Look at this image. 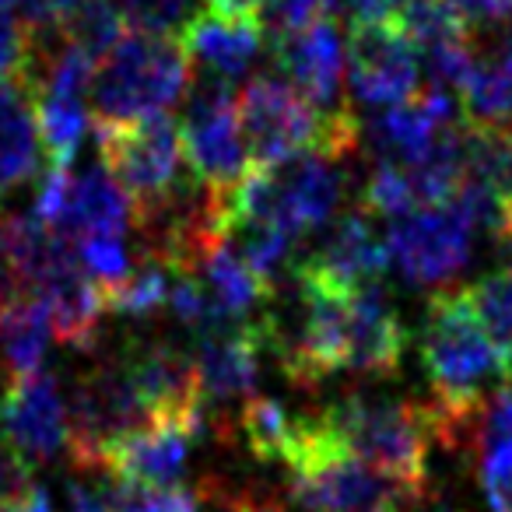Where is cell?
<instances>
[{
    "label": "cell",
    "mask_w": 512,
    "mask_h": 512,
    "mask_svg": "<svg viewBox=\"0 0 512 512\" xmlns=\"http://www.w3.org/2000/svg\"><path fill=\"white\" fill-rule=\"evenodd\" d=\"M235 109L253 169H274L299 155H323L330 162H341L362 141V123L351 109L323 113L274 74L249 81L235 99Z\"/></svg>",
    "instance_id": "cell-1"
},
{
    "label": "cell",
    "mask_w": 512,
    "mask_h": 512,
    "mask_svg": "<svg viewBox=\"0 0 512 512\" xmlns=\"http://www.w3.org/2000/svg\"><path fill=\"white\" fill-rule=\"evenodd\" d=\"M186 85H190V57L179 36L130 29L95 64V127H130L169 116V109L186 95Z\"/></svg>",
    "instance_id": "cell-2"
},
{
    "label": "cell",
    "mask_w": 512,
    "mask_h": 512,
    "mask_svg": "<svg viewBox=\"0 0 512 512\" xmlns=\"http://www.w3.org/2000/svg\"><path fill=\"white\" fill-rule=\"evenodd\" d=\"M421 362L432 379V400L470 407L512 379L505 358L491 344L467 288H439L428 299L421 330Z\"/></svg>",
    "instance_id": "cell-3"
},
{
    "label": "cell",
    "mask_w": 512,
    "mask_h": 512,
    "mask_svg": "<svg viewBox=\"0 0 512 512\" xmlns=\"http://www.w3.org/2000/svg\"><path fill=\"white\" fill-rule=\"evenodd\" d=\"M320 418L344 453L411 484L421 495L428 491V446L435 432L425 400L348 393L323 407Z\"/></svg>",
    "instance_id": "cell-4"
},
{
    "label": "cell",
    "mask_w": 512,
    "mask_h": 512,
    "mask_svg": "<svg viewBox=\"0 0 512 512\" xmlns=\"http://www.w3.org/2000/svg\"><path fill=\"white\" fill-rule=\"evenodd\" d=\"M288 474L292 498L306 512H407L425 498L411 484L344 453L320 414H302Z\"/></svg>",
    "instance_id": "cell-5"
},
{
    "label": "cell",
    "mask_w": 512,
    "mask_h": 512,
    "mask_svg": "<svg viewBox=\"0 0 512 512\" xmlns=\"http://www.w3.org/2000/svg\"><path fill=\"white\" fill-rule=\"evenodd\" d=\"M67 421H71V432H67L71 460L85 470H102L106 456L123 439L151 425L155 414L137 393L123 358H102L74 386Z\"/></svg>",
    "instance_id": "cell-6"
},
{
    "label": "cell",
    "mask_w": 512,
    "mask_h": 512,
    "mask_svg": "<svg viewBox=\"0 0 512 512\" xmlns=\"http://www.w3.org/2000/svg\"><path fill=\"white\" fill-rule=\"evenodd\" d=\"M179 130H183L186 169L211 190V197L225 200L249 172L235 92L225 78L207 74L204 81L193 85Z\"/></svg>",
    "instance_id": "cell-7"
},
{
    "label": "cell",
    "mask_w": 512,
    "mask_h": 512,
    "mask_svg": "<svg viewBox=\"0 0 512 512\" xmlns=\"http://www.w3.org/2000/svg\"><path fill=\"white\" fill-rule=\"evenodd\" d=\"M102 165L116 176L134 211L165 200L183 183L186 155L183 130L169 116L130 123V127H95Z\"/></svg>",
    "instance_id": "cell-8"
},
{
    "label": "cell",
    "mask_w": 512,
    "mask_h": 512,
    "mask_svg": "<svg viewBox=\"0 0 512 512\" xmlns=\"http://www.w3.org/2000/svg\"><path fill=\"white\" fill-rule=\"evenodd\" d=\"M32 214L71 242L92 239V235L123 239L127 225L134 221V204L102 162L85 172L46 165Z\"/></svg>",
    "instance_id": "cell-9"
},
{
    "label": "cell",
    "mask_w": 512,
    "mask_h": 512,
    "mask_svg": "<svg viewBox=\"0 0 512 512\" xmlns=\"http://www.w3.org/2000/svg\"><path fill=\"white\" fill-rule=\"evenodd\" d=\"M470 235H474L470 218L456 200H449V204L418 207V211L393 218L386 232V249L411 285L442 288L467 267Z\"/></svg>",
    "instance_id": "cell-10"
},
{
    "label": "cell",
    "mask_w": 512,
    "mask_h": 512,
    "mask_svg": "<svg viewBox=\"0 0 512 512\" xmlns=\"http://www.w3.org/2000/svg\"><path fill=\"white\" fill-rule=\"evenodd\" d=\"M207 418H211L207 411L186 414V418H155L141 432L123 439L106 456L102 470L116 484H130V488H148V491L179 488L193 442L207 432Z\"/></svg>",
    "instance_id": "cell-11"
},
{
    "label": "cell",
    "mask_w": 512,
    "mask_h": 512,
    "mask_svg": "<svg viewBox=\"0 0 512 512\" xmlns=\"http://www.w3.org/2000/svg\"><path fill=\"white\" fill-rule=\"evenodd\" d=\"M264 341V320L256 323H225L197 337L193 365H197L200 397L211 411L214 425H221L225 404H246L256 397L260 379V351Z\"/></svg>",
    "instance_id": "cell-12"
},
{
    "label": "cell",
    "mask_w": 512,
    "mask_h": 512,
    "mask_svg": "<svg viewBox=\"0 0 512 512\" xmlns=\"http://www.w3.org/2000/svg\"><path fill=\"white\" fill-rule=\"evenodd\" d=\"M390 267V249L379 239L372 214L365 207L348 211L313 249L309 256L295 260V278H313L337 292H362L383 281Z\"/></svg>",
    "instance_id": "cell-13"
},
{
    "label": "cell",
    "mask_w": 512,
    "mask_h": 512,
    "mask_svg": "<svg viewBox=\"0 0 512 512\" xmlns=\"http://www.w3.org/2000/svg\"><path fill=\"white\" fill-rule=\"evenodd\" d=\"M351 88L369 106H397L418 88V46L393 22H351Z\"/></svg>",
    "instance_id": "cell-14"
},
{
    "label": "cell",
    "mask_w": 512,
    "mask_h": 512,
    "mask_svg": "<svg viewBox=\"0 0 512 512\" xmlns=\"http://www.w3.org/2000/svg\"><path fill=\"white\" fill-rule=\"evenodd\" d=\"M274 60L285 71L288 85L306 102H313L316 109H323V113L348 109V102L341 99L348 43L341 39L334 18L313 25V29L295 32V36L274 39Z\"/></svg>",
    "instance_id": "cell-15"
},
{
    "label": "cell",
    "mask_w": 512,
    "mask_h": 512,
    "mask_svg": "<svg viewBox=\"0 0 512 512\" xmlns=\"http://www.w3.org/2000/svg\"><path fill=\"white\" fill-rule=\"evenodd\" d=\"M67 432H71V421H67V400L57 379L39 372L8 386L4 435L25 463L53 460L60 449H67Z\"/></svg>",
    "instance_id": "cell-16"
},
{
    "label": "cell",
    "mask_w": 512,
    "mask_h": 512,
    "mask_svg": "<svg viewBox=\"0 0 512 512\" xmlns=\"http://www.w3.org/2000/svg\"><path fill=\"white\" fill-rule=\"evenodd\" d=\"M456 127V106L453 95L428 88V92H414L407 102L383 109L372 120V148L379 151L383 162L393 165H414L428 155L435 141L442 137V130Z\"/></svg>",
    "instance_id": "cell-17"
},
{
    "label": "cell",
    "mask_w": 512,
    "mask_h": 512,
    "mask_svg": "<svg viewBox=\"0 0 512 512\" xmlns=\"http://www.w3.org/2000/svg\"><path fill=\"white\" fill-rule=\"evenodd\" d=\"M407 330L379 285L351 295L348 320V372L393 376L404 362Z\"/></svg>",
    "instance_id": "cell-18"
},
{
    "label": "cell",
    "mask_w": 512,
    "mask_h": 512,
    "mask_svg": "<svg viewBox=\"0 0 512 512\" xmlns=\"http://www.w3.org/2000/svg\"><path fill=\"white\" fill-rule=\"evenodd\" d=\"M267 39V29L260 18H232L218 11L200 8L179 32L186 57L197 60L214 78H239L256 60L260 46Z\"/></svg>",
    "instance_id": "cell-19"
},
{
    "label": "cell",
    "mask_w": 512,
    "mask_h": 512,
    "mask_svg": "<svg viewBox=\"0 0 512 512\" xmlns=\"http://www.w3.org/2000/svg\"><path fill=\"white\" fill-rule=\"evenodd\" d=\"M39 151L43 137L32 92L22 85H0V193L36 172Z\"/></svg>",
    "instance_id": "cell-20"
},
{
    "label": "cell",
    "mask_w": 512,
    "mask_h": 512,
    "mask_svg": "<svg viewBox=\"0 0 512 512\" xmlns=\"http://www.w3.org/2000/svg\"><path fill=\"white\" fill-rule=\"evenodd\" d=\"M50 341L53 320L43 299L25 295V299L11 302L8 309H0V365L11 376V383H22V379L43 372Z\"/></svg>",
    "instance_id": "cell-21"
},
{
    "label": "cell",
    "mask_w": 512,
    "mask_h": 512,
    "mask_svg": "<svg viewBox=\"0 0 512 512\" xmlns=\"http://www.w3.org/2000/svg\"><path fill=\"white\" fill-rule=\"evenodd\" d=\"M36 116L43 151L50 155L53 169H71L81 141L88 130V92H71V88H36Z\"/></svg>",
    "instance_id": "cell-22"
},
{
    "label": "cell",
    "mask_w": 512,
    "mask_h": 512,
    "mask_svg": "<svg viewBox=\"0 0 512 512\" xmlns=\"http://www.w3.org/2000/svg\"><path fill=\"white\" fill-rule=\"evenodd\" d=\"M302 418H292L285 404L274 397H253L239 407V435L246 439L249 453L264 463H285L292 460L299 446Z\"/></svg>",
    "instance_id": "cell-23"
},
{
    "label": "cell",
    "mask_w": 512,
    "mask_h": 512,
    "mask_svg": "<svg viewBox=\"0 0 512 512\" xmlns=\"http://www.w3.org/2000/svg\"><path fill=\"white\" fill-rule=\"evenodd\" d=\"M127 18H123L116 0H78L60 22V36L67 46L85 53L92 64H99L123 36H127Z\"/></svg>",
    "instance_id": "cell-24"
},
{
    "label": "cell",
    "mask_w": 512,
    "mask_h": 512,
    "mask_svg": "<svg viewBox=\"0 0 512 512\" xmlns=\"http://www.w3.org/2000/svg\"><path fill=\"white\" fill-rule=\"evenodd\" d=\"M463 151H467V176L481 179L502 200L505 225H512V127L502 130H463ZM502 232V228H498Z\"/></svg>",
    "instance_id": "cell-25"
},
{
    "label": "cell",
    "mask_w": 512,
    "mask_h": 512,
    "mask_svg": "<svg viewBox=\"0 0 512 512\" xmlns=\"http://www.w3.org/2000/svg\"><path fill=\"white\" fill-rule=\"evenodd\" d=\"M393 25L425 53L439 50V46H449V43H467V39H474L470 22L449 4V0H407L404 8L397 11V18H393Z\"/></svg>",
    "instance_id": "cell-26"
},
{
    "label": "cell",
    "mask_w": 512,
    "mask_h": 512,
    "mask_svg": "<svg viewBox=\"0 0 512 512\" xmlns=\"http://www.w3.org/2000/svg\"><path fill=\"white\" fill-rule=\"evenodd\" d=\"M176 274L158 260H141L137 271H130L120 285L106 288V309L127 320H148L158 309H169V292Z\"/></svg>",
    "instance_id": "cell-27"
},
{
    "label": "cell",
    "mask_w": 512,
    "mask_h": 512,
    "mask_svg": "<svg viewBox=\"0 0 512 512\" xmlns=\"http://www.w3.org/2000/svg\"><path fill=\"white\" fill-rule=\"evenodd\" d=\"M467 295L474 302L477 316H481L484 330H488L491 344L512 372V271L498 267V271L484 274L474 288H467Z\"/></svg>",
    "instance_id": "cell-28"
},
{
    "label": "cell",
    "mask_w": 512,
    "mask_h": 512,
    "mask_svg": "<svg viewBox=\"0 0 512 512\" xmlns=\"http://www.w3.org/2000/svg\"><path fill=\"white\" fill-rule=\"evenodd\" d=\"M369 214H386V218H400V214L418 211V200H414L411 179H407V169L393 162H379L376 169L369 172L362 190V204Z\"/></svg>",
    "instance_id": "cell-29"
},
{
    "label": "cell",
    "mask_w": 512,
    "mask_h": 512,
    "mask_svg": "<svg viewBox=\"0 0 512 512\" xmlns=\"http://www.w3.org/2000/svg\"><path fill=\"white\" fill-rule=\"evenodd\" d=\"M32 32L18 15L15 0H0V85H22L32 67Z\"/></svg>",
    "instance_id": "cell-30"
},
{
    "label": "cell",
    "mask_w": 512,
    "mask_h": 512,
    "mask_svg": "<svg viewBox=\"0 0 512 512\" xmlns=\"http://www.w3.org/2000/svg\"><path fill=\"white\" fill-rule=\"evenodd\" d=\"M74 249H78V260L88 271V278H92L102 292L113 288V285H120V281L134 271L123 239H113V235H92V239L74 242Z\"/></svg>",
    "instance_id": "cell-31"
},
{
    "label": "cell",
    "mask_w": 512,
    "mask_h": 512,
    "mask_svg": "<svg viewBox=\"0 0 512 512\" xmlns=\"http://www.w3.org/2000/svg\"><path fill=\"white\" fill-rule=\"evenodd\" d=\"M337 8H341V0H267L260 15H264V29L274 39H285L334 18Z\"/></svg>",
    "instance_id": "cell-32"
},
{
    "label": "cell",
    "mask_w": 512,
    "mask_h": 512,
    "mask_svg": "<svg viewBox=\"0 0 512 512\" xmlns=\"http://www.w3.org/2000/svg\"><path fill=\"white\" fill-rule=\"evenodd\" d=\"M428 78H432V88L446 95H460L463 88L470 85L474 71L481 67V53H477L474 39L467 43H449V46H439V50H428Z\"/></svg>",
    "instance_id": "cell-33"
},
{
    "label": "cell",
    "mask_w": 512,
    "mask_h": 512,
    "mask_svg": "<svg viewBox=\"0 0 512 512\" xmlns=\"http://www.w3.org/2000/svg\"><path fill=\"white\" fill-rule=\"evenodd\" d=\"M134 29L141 32H158V36H172V32H183V25L190 22L193 0H116Z\"/></svg>",
    "instance_id": "cell-34"
},
{
    "label": "cell",
    "mask_w": 512,
    "mask_h": 512,
    "mask_svg": "<svg viewBox=\"0 0 512 512\" xmlns=\"http://www.w3.org/2000/svg\"><path fill=\"white\" fill-rule=\"evenodd\" d=\"M477 477L488 498V512H512V439L477 460Z\"/></svg>",
    "instance_id": "cell-35"
},
{
    "label": "cell",
    "mask_w": 512,
    "mask_h": 512,
    "mask_svg": "<svg viewBox=\"0 0 512 512\" xmlns=\"http://www.w3.org/2000/svg\"><path fill=\"white\" fill-rule=\"evenodd\" d=\"M25 281L18 271L15 242H11V214H0V309H8L11 302L25 299Z\"/></svg>",
    "instance_id": "cell-36"
},
{
    "label": "cell",
    "mask_w": 512,
    "mask_h": 512,
    "mask_svg": "<svg viewBox=\"0 0 512 512\" xmlns=\"http://www.w3.org/2000/svg\"><path fill=\"white\" fill-rule=\"evenodd\" d=\"M36 488L32 481V463H25L11 446H0V505L15 502Z\"/></svg>",
    "instance_id": "cell-37"
},
{
    "label": "cell",
    "mask_w": 512,
    "mask_h": 512,
    "mask_svg": "<svg viewBox=\"0 0 512 512\" xmlns=\"http://www.w3.org/2000/svg\"><path fill=\"white\" fill-rule=\"evenodd\" d=\"M456 11L474 25H498L512 22V0H449Z\"/></svg>",
    "instance_id": "cell-38"
},
{
    "label": "cell",
    "mask_w": 512,
    "mask_h": 512,
    "mask_svg": "<svg viewBox=\"0 0 512 512\" xmlns=\"http://www.w3.org/2000/svg\"><path fill=\"white\" fill-rule=\"evenodd\" d=\"M18 15L29 25L32 36H50L57 29V0H15Z\"/></svg>",
    "instance_id": "cell-39"
},
{
    "label": "cell",
    "mask_w": 512,
    "mask_h": 512,
    "mask_svg": "<svg viewBox=\"0 0 512 512\" xmlns=\"http://www.w3.org/2000/svg\"><path fill=\"white\" fill-rule=\"evenodd\" d=\"M355 22H393L397 11L404 8L407 0H344Z\"/></svg>",
    "instance_id": "cell-40"
},
{
    "label": "cell",
    "mask_w": 512,
    "mask_h": 512,
    "mask_svg": "<svg viewBox=\"0 0 512 512\" xmlns=\"http://www.w3.org/2000/svg\"><path fill=\"white\" fill-rule=\"evenodd\" d=\"M267 0H204L207 11H218V15L232 18H260Z\"/></svg>",
    "instance_id": "cell-41"
},
{
    "label": "cell",
    "mask_w": 512,
    "mask_h": 512,
    "mask_svg": "<svg viewBox=\"0 0 512 512\" xmlns=\"http://www.w3.org/2000/svg\"><path fill=\"white\" fill-rule=\"evenodd\" d=\"M67 505H71V512H113L106 498L99 491L85 488V484H74L71 495H67Z\"/></svg>",
    "instance_id": "cell-42"
},
{
    "label": "cell",
    "mask_w": 512,
    "mask_h": 512,
    "mask_svg": "<svg viewBox=\"0 0 512 512\" xmlns=\"http://www.w3.org/2000/svg\"><path fill=\"white\" fill-rule=\"evenodd\" d=\"M0 512H53V502H50V495L36 484L29 495L15 498V502H8V505H0Z\"/></svg>",
    "instance_id": "cell-43"
},
{
    "label": "cell",
    "mask_w": 512,
    "mask_h": 512,
    "mask_svg": "<svg viewBox=\"0 0 512 512\" xmlns=\"http://www.w3.org/2000/svg\"><path fill=\"white\" fill-rule=\"evenodd\" d=\"M491 67H495L498 81H502L505 95H509V102H512V39H505L502 50H498V57L491 60Z\"/></svg>",
    "instance_id": "cell-44"
}]
</instances>
